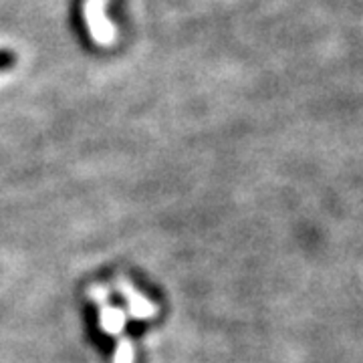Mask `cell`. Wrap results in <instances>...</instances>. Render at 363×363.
Instances as JSON below:
<instances>
[{
  "mask_svg": "<svg viewBox=\"0 0 363 363\" xmlns=\"http://www.w3.org/2000/svg\"><path fill=\"white\" fill-rule=\"evenodd\" d=\"M71 25H73V30L77 33L81 39H89V28H87V21H85V14H83V9H81V4H77L75 9H73V13H71Z\"/></svg>",
  "mask_w": 363,
  "mask_h": 363,
  "instance_id": "cell-1",
  "label": "cell"
},
{
  "mask_svg": "<svg viewBox=\"0 0 363 363\" xmlns=\"http://www.w3.org/2000/svg\"><path fill=\"white\" fill-rule=\"evenodd\" d=\"M14 65H16V55L9 49H0V73L11 71Z\"/></svg>",
  "mask_w": 363,
  "mask_h": 363,
  "instance_id": "cell-2",
  "label": "cell"
}]
</instances>
